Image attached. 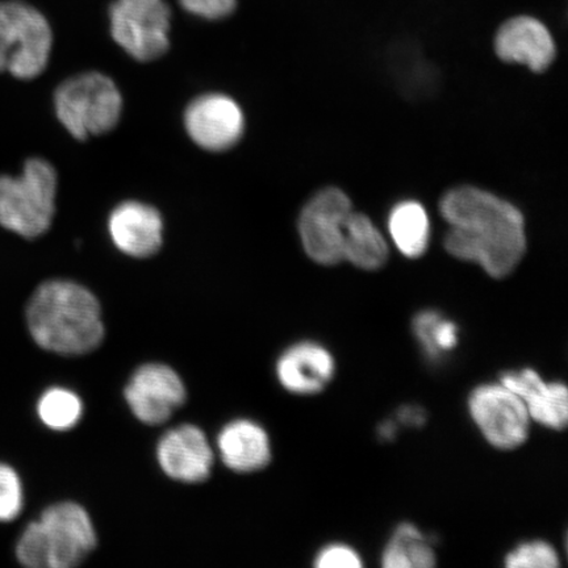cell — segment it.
<instances>
[{
  "mask_svg": "<svg viewBox=\"0 0 568 568\" xmlns=\"http://www.w3.org/2000/svg\"><path fill=\"white\" fill-rule=\"evenodd\" d=\"M450 225L445 247L453 257L474 262L493 276L506 278L527 252L525 220L520 210L488 191L462 186L439 204Z\"/></svg>",
  "mask_w": 568,
  "mask_h": 568,
  "instance_id": "6da1fadb",
  "label": "cell"
},
{
  "mask_svg": "<svg viewBox=\"0 0 568 568\" xmlns=\"http://www.w3.org/2000/svg\"><path fill=\"white\" fill-rule=\"evenodd\" d=\"M28 329L42 349L62 355L94 352L103 343L101 304L75 282L52 280L36 288L27 307Z\"/></svg>",
  "mask_w": 568,
  "mask_h": 568,
  "instance_id": "7a4b0ae2",
  "label": "cell"
},
{
  "mask_svg": "<svg viewBox=\"0 0 568 568\" xmlns=\"http://www.w3.org/2000/svg\"><path fill=\"white\" fill-rule=\"evenodd\" d=\"M97 532L80 504H54L28 525L17 546L19 562L31 568H71L95 549Z\"/></svg>",
  "mask_w": 568,
  "mask_h": 568,
  "instance_id": "3957f363",
  "label": "cell"
},
{
  "mask_svg": "<svg viewBox=\"0 0 568 568\" xmlns=\"http://www.w3.org/2000/svg\"><path fill=\"white\" fill-rule=\"evenodd\" d=\"M57 173L44 159L26 161L23 173L0 174V226L24 239L51 229L55 212Z\"/></svg>",
  "mask_w": 568,
  "mask_h": 568,
  "instance_id": "277c9868",
  "label": "cell"
},
{
  "mask_svg": "<svg viewBox=\"0 0 568 568\" xmlns=\"http://www.w3.org/2000/svg\"><path fill=\"white\" fill-rule=\"evenodd\" d=\"M54 110L71 136L87 140L118 125L123 98L110 77L92 71L60 84L54 94Z\"/></svg>",
  "mask_w": 568,
  "mask_h": 568,
  "instance_id": "5b68a950",
  "label": "cell"
},
{
  "mask_svg": "<svg viewBox=\"0 0 568 568\" xmlns=\"http://www.w3.org/2000/svg\"><path fill=\"white\" fill-rule=\"evenodd\" d=\"M52 44L42 13L21 2L0 3V73L33 80L47 69Z\"/></svg>",
  "mask_w": 568,
  "mask_h": 568,
  "instance_id": "8992f818",
  "label": "cell"
},
{
  "mask_svg": "<svg viewBox=\"0 0 568 568\" xmlns=\"http://www.w3.org/2000/svg\"><path fill=\"white\" fill-rule=\"evenodd\" d=\"M110 18L113 40L134 60L154 61L168 52L170 9L163 0H116Z\"/></svg>",
  "mask_w": 568,
  "mask_h": 568,
  "instance_id": "52a82bcc",
  "label": "cell"
},
{
  "mask_svg": "<svg viewBox=\"0 0 568 568\" xmlns=\"http://www.w3.org/2000/svg\"><path fill=\"white\" fill-rule=\"evenodd\" d=\"M468 412L487 443L500 450H514L527 442L531 418L521 397L501 383H486L473 389Z\"/></svg>",
  "mask_w": 568,
  "mask_h": 568,
  "instance_id": "ba28073f",
  "label": "cell"
},
{
  "mask_svg": "<svg viewBox=\"0 0 568 568\" xmlns=\"http://www.w3.org/2000/svg\"><path fill=\"white\" fill-rule=\"evenodd\" d=\"M353 205L339 189L320 191L305 205L300 233L305 253L316 264L335 266L344 260V230Z\"/></svg>",
  "mask_w": 568,
  "mask_h": 568,
  "instance_id": "9c48e42d",
  "label": "cell"
},
{
  "mask_svg": "<svg viewBox=\"0 0 568 568\" xmlns=\"http://www.w3.org/2000/svg\"><path fill=\"white\" fill-rule=\"evenodd\" d=\"M125 400L141 423L160 425L186 402V387L172 367L148 364L132 375Z\"/></svg>",
  "mask_w": 568,
  "mask_h": 568,
  "instance_id": "30bf717a",
  "label": "cell"
},
{
  "mask_svg": "<svg viewBox=\"0 0 568 568\" xmlns=\"http://www.w3.org/2000/svg\"><path fill=\"white\" fill-rule=\"evenodd\" d=\"M184 126L197 146L210 152H224L243 138L245 118L232 98L205 94L189 104Z\"/></svg>",
  "mask_w": 568,
  "mask_h": 568,
  "instance_id": "8fae6325",
  "label": "cell"
},
{
  "mask_svg": "<svg viewBox=\"0 0 568 568\" xmlns=\"http://www.w3.org/2000/svg\"><path fill=\"white\" fill-rule=\"evenodd\" d=\"M158 458L169 478L183 483L209 479L213 466L209 439L195 425H181L169 430L161 438Z\"/></svg>",
  "mask_w": 568,
  "mask_h": 568,
  "instance_id": "7c38bea8",
  "label": "cell"
},
{
  "mask_svg": "<svg viewBox=\"0 0 568 568\" xmlns=\"http://www.w3.org/2000/svg\"><path fill=\"white\" fill-rule=\"evenodd\" d=\"M335 373V357L325 346L314 341L290 346L276 362V376L281 385L295 395L322 393Z\"/></svg>",
  "mask_w": 568,
  "mask_h": 568,
  "instance_id": "4fadbf2b",
  "label": "cell"
},
{
  "mask_svg": "<svg viewBox=\"0 0 568 568\" xmlns=\"http://www.w3.org/2000/svg\"><path fill=\"white\" fill-rule=\"evenodd\" d=\"M495 49L504 62L521 63L535 73L548 70L557 54L548 28L529 17L504 23L497 32Z\"/></svg>",
  "mask_w": 568,
  "mask_h": 568,
  "instance_id": "5bb4252c",
  "label": "cell"
},
{
  "mask_svg": "<svg viewBox=\"0 0 568 568\" xmlns=\"http://www.w3.org/2000/svg\"><path fill=\"white\" fill-rule=\"evenodd\" d=\"M109 232L120 252L134 258H148L162 246L163 220L152 205L124 202L112 211Z\"/></svg>",
  "mask_w": 568,
  "mask_h": 568,
  "instance_id": "9a60e30c",
  "label": "cell"
},
{
  "mask_svg": "<svg viewBox=\"0 0 568 568\" xmlns=\"http://www.w3.org/2000/svg\"><path fill=\"white\" fill-rule=\"evenodd\" d=\"M500 383L521 397L532 422L552 430L566 428L568 390L564 383L545 382L529 367L504 373Z\"/></svg>",
  "mask_w": 568,
  "mask_h": 568,
  "instance_id": "2e32d148",
  "label": "cell"
},
{
  "mask_svg": "<svg viewBox=\"0 0 568 568\" xmlns=\"http://www.w3.org/2000/svg\"><path fill=\"white\" fill-rule=\"evenodd\" d=\"M217 447L225 466L236 473L260 471L272 460L266 430L251 420H236L224 426Z\"/></svg>",
  "mask_w": 568,
  "mask_h": 568,
  "instance_id": "e0dca14e",
  "label": "cell"
},
{
  "mask_svg": "<svg viewBox=\"0 0 568 568\" xmlns=\"http://www.w3.org/2000/svg\"><path fill=\"white\" fill-rule=\"evenodd\" d=\"M388 245L372 220L352 211L344 230V260L362 270H378L386 265Z\"/></svg>",
  "mask_w": 568,
  "mask_h": 568,
  "instance_id": "ac0fdd59",
  "label": "cell"
},
{
  "mask_svg": "<svg viewBox=\"0 0 568 568\" xmlns=\"http://www.w3.org/2000/svg\"><path fill=\"white\" fill-rule=\"evenodd\" d=\"M388 230L396 247L408 258L422 257L428 248L429 217L420 203L407 201L397 204L390 211Z\"/></svg>",
  "mask_w": 568,
  "mask_h": 568,
  "instance_id": "d6986e66",
  "label": "cell"
},
{
  "mask_svg": "<svg viewBox=\"0 0 568 568\" xmlns=\"http://www.w3.org/2000/svg\"><path fill=\"white\" fill-rule=\"evenodd\" d=\"M382 565L386 568H430L436 565V554L415 525L403 523L383 551Z\"/></svg>",
  "mask_w": 568,
  "mask_h": 568,
  "instance_id": "ffe728a7",
  "label": "cell"
},
{
  "mask_svg": "<svg viewBox=\"0 0 568 568\" xmlns=\"http://www.w3.org/2000/svg\"><path fill=\"white\" fill-rule=\"evenodd\" d=\"M412 325L418 343L430 359H442L458 345V325L437 311L420 312Z\"/></svg>",
  "mask_w": 568,
  "mask_h": 568,
  "instance_id": "44dd1931",
  "label": "cell"
},
{
  "mask_svg": "<svg viewBox=\"0 0 568 568\" xmlns=\"http://www.w3.org/2000/svg\"><path fill=\"white\" fill-rule=\"evenodd\" d=\"M38 414L42 424L53 430H70L81 422V397L68 388L54 387L40 397Z\"/></svg>",
  "mask_w": 568,
  "mask_h": 568,
  "instance_id": "7402d4cb",
  "label": "cell"
},
{
  "mask_svg": "<svg viewBox=\"0 0 568 568\" xmlns=\"http://www.w3.org/2000/svg\"><path fill=\"white\" fill-rule=\"evenodd\" d=\"M508 568H556L559 557L556 549L545 541H531L518 545L506 557Z\"/></svg>",
  "mask_w": 568,
  "mask_h": 568,
  "instance_id": "603a6c76",
  "label": "cell"
},
{
  "mask_svg": "<svg viewBox=\"0 0 568 568\" xmlns=\"http://www.w3.org/2000/svg\"><path fill=\"white\" fill-rule=\"evenodd\" d=\"M23 509V487L12 467L0 464V521L16 520Z\"/></svg>",
  "mask_w": 568,
  "mask_h": 568,
  "instance_id": "cb8c5ba5",
  "label": "cell"
},
{
  "mask_svg": "<svg viewBox=\"0 0 568 568\" xmlns=\"http://www.w3.org/2000/svg\"><path fill=\"white\" fill-rule=\"evenodd\" d=\"M364 566L357 550L345 544H331L317 552L315 567L361 568Z\"/></svg>",
  "mask_w": 568,
  "mask_h": 568,
  "instance_id": "d4e9b609",
  "label": "cell"
},
{
  "mask_svg": "<svg viewBox=\"0 0 568 568\" xmlns=\"http://www.w3.org/2000/svg\"><path fill=\"white\" fill-rule=\"evenodd\" d=\"M184 10L209 20L230 17L236 9L237 0H180Z\"/></svg>",
  "mask_w": 568,
  "mask_h": 568,
  "instance_id": "484cf974",
  "label": "cell"
},
{
  "mask_svg": "<svg viewBox=\"0 0 568 568\" xmlns=\"http://www.w3.org/2000/svg\"><path fill=\"white\" fill-rule=\"evenodd\" d=\"M399 420L410 426H420L425 422L424 410L416 407H406L399 412Z\"/></svg>",
  "mask_w": 568,
  "mask_h": 568,
  "instance_id": "4316f807",
  "label": "cell"
},
{
  "mask_svg": "<svg viewBox=\"0 0 568 568\" xmlns=\"http://www.w3.org/2000/svg\"><path fill=\"white\" fill-rule=\"evenodd\" d=\"M381 436L386 439L394 437L396 428L393 422L385 423L381 426Z\"/></svg>",
  "mask_w": 568,
  "mask_h": 568,
  "instance_id": "83f0119b",
  "label": "cell"
}]
</instances>
